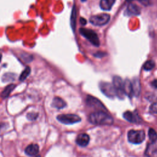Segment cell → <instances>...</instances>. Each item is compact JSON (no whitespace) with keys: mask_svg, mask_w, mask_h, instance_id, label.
Instances as JSON below:
<instances>
[{"mask_svg":"<svg viewBox=\"0 0 157 157\" xmlns=\"http://www.w3.org/2000/svg\"><path fill=\"white\" fill-rule=\"evenodd\" d=\"M89 120L96 125H111L113 123V118L102 110L91 113L89 115Z\"/></svg>","mask_w":157,"mask_h":157,"instance_id":"obj_1","label":"cell"},{"mask_svg":"<svg viewBox=\"0 0 157 157\" xmlns=\"http://www.w3.org/2000/svg\"><path fill=\"white\" fill-rule=\"evenodd\" d=\"M80 34L87 39L93 45L96 47H99L100 44V42L99 40V37L97 34L93 30L81 28L79 29Z\"/></svg>","mask_w":157,"mask_h":157,"instance_id":"obj_2","label":"cell"},{"mask_svg":"<svg viewBox=\"0 0 157 157\" xmlns=\"http://www.w3.org/2000/svg\"><path fill=\"white\" fill-rule=\"evenodd\" d=\"M145 138V134L142 130H130L128 132V141L134 144L142 143Z\"/></svg>","mask_w":157,"mask_h":157,"instance_id":"obj_3","label":"cell"},{"mask_svg":"<svg viewBox=\"0 0 157 157\" xmlns=\"http://www.w3.org/2000/svg\"><path fill=\"white\" fill-rule=\"evenodd\" d=\"M56 118L64 124H72L81 121L80 117L75 114H61L58 115Z\"/></svg>","mask_w":157,"mask_h":157,"instance_id":"obj_4","label":"cell"},{"mask_svg":"<svg viewBox=\"0 0 157 157\" xmlns=\"http://www.w3.org/2000/svg\"><path fill=\"white\" fill-rule=\"evenodd\" d=\"M110 18L109 14L101 13L91 16L90 18V21L95 26H103L109 22Z\"/></svg>","mask_w":157,"mask_h":157,"instance_id":"obj_5","label":"cell"},{"mask_svg":"<svg viewBox=\"0 0 157 157\" xmlns=\"http://www.w3.org/2000/svg\"><path fill=\"white\" fill-rule=\"evenodd\" d=\"M113 86L116 92V96L120 99H123L124 91H123V82L122 79L118 76H115L113 78Z\"/></svg>","mask_w":157,"mask_h":157,"instance_id":"obj_6","label":"cell"},{"mask_svg":"<svg viewBox=\"0 0 157 157\" xmlns=\"http://www.w3.org/2000/svg\"><path fill=\"white\" fill-rule=\"evenodd\" d=\"M99 88L101 91L107 97L112 98L116 96V92L113 85L107 82H101Z\"/></svg>","mask_w":157,"mask_h":157,"instance_id":"obj_7","label":"cell"},{"mask_svg":"<svg viewBox=\"0 0 157 157\" xmlns=\"http://www.w3.org/2000/svg\"><path fill=\"white\" fill-rule=\"evenodd\" d=\"M86 103L90 107H92L96 109H99L102 111H104V110H105V108L104 106V105L102 104V102H100L99 100H98V99L91 96H88L87 97Z\"/></svg>","mask_w":157,"mask_h":157,"instance_id":"obj_8","label":"cell"},{"mask_svg":"<svg viewBox=\"0 0 157 157\" xmlns=\"http://www.w3.org/2000/svg\"><path fill=\"white\" fill-rule=\"evenodd\" d=\"M123 117L128 121L131 123H139L141 121V118L135 112H131L130 111H126L123 113Z\"/></svg>","mask_w":157,"mask_h":157,"instance_id":"obj_9","label":"cell"},{"mask_svg":"<svg viewBox=\"0 0 157 157\" xmlns=\"http://www.w3.org/2000/svg\"><path fill=\"white\" fill-rule=\"evenodd\" d=\"M145 154L147 157H157V144L150 142L148 144Z\"/></svg>","mask_w":157,"mask_h":157,"instance_id":"obj_10","label":"cell"},{"mask_svg":"<svg viewBox=\"0 0 157 157\" xmlns=\"http://www.w3.org/2000/svg\"><path fill=\"white\" fill-rule=\"evenodd\" d=\"M76 143L81 147L86 146L90 142V137L85 133H82L77 136L76 138Z\"/></svg>","mask_w":157,"mask_h":157,"instance_id":"obj_11","label":"cell"},{"mask_svg":"<svg viewBox=\"0 0 157 157\" xmlns=\"http://www.w3.org/2000/svg\"><path fill=\"white\" fill-rule=\"evenodd\" d=\"M39 151V147L37 144H31L27 146L25 150L26 155L29 156H36Z\"/></svg>","mask_w":157,"mask_h":157,"instance_id":"obj_12","label":"cell"},{"mask_svg":"<svg viewBox=\"0 0 157 157\" xmlns=\"http://www.w3.org/2000/svg\"><path fill=\"white\" fill-rule=\"evenodd\" d=\"M126 13L128 15H138L140 13V9L136 4H129L127 7Z\"/></svg>","mask_w":157,"mask_h":157,"instance_id":"obj_13","label":"cell"},{"mask_svg":"<svg viewBox=\"0 0 157 157\" xmlns=\"http://www.w3.org/2000/svg\"><path fill=\"white\" fill-rule=\"evenodd\" d=\"M123 91L125 94H126L129 98H131L133 95V90L132 83L129 80L126 79L123 82Z\"/></svg>","mask_w":157,"mask_h":157,"instance_id":"obj_14","label":"cell"},{"mask_svg":"<svg viewBox=\"0 0 157 157\" xmlns=\"http://www.w3.org/2000/svg\"><path fill=\"white\" fill-rule=\"evenodd\" d=\"M52 105V107H53L55 108H56L58 109H63L64 107H66V103L61 98L55 97L53 99Z\"/></svg>","mask_w":157,"mask_h":157,"instance_id":"obj_15","label":"cell"},{"mask_svg":"<svg viewBox=\"0 0 157 157\" xmlns=\"http://www.w3.org/2000/svg\"><path fill=\"white\" fill-rule=\"evenodd\" d=\"M115 0H101L100 7L104 10H109L115 3Z\"/></svg>","mask_w":157,"mask_h":157,"instance_id":"obj_16","label":"cell"},{"mask_svg":"<svg viewBox=\"0 0 157 157\" xmlns=\"http://www.w3.org/2000/svg\"><path fill=\"white\" fill-rule=\"evenodd\" d=\"M15 88V85L14 84H10L7 85L1 93V97L3 98H7Z\"/></svg>","mask_w":157,"mask_h":157,"instance_id":"obj_17","label":"cell"},{"mask_svg":"<svg viewBox=\"0 0 157 157\" xmlns=\"http://www.w3.org/2000/svg\"><path fill=\"white\" fill-rule=\"evenodd\" d=\"M132 86L133 94H134L136 96H138L140 93V82L137 78L134 79L132 83Z\"/></svg>","mask_w":157,"mask_h":157,"instance_id":"obj_18","label":"cell"},{"mask_svg":"<svg viewBox=\"0 0 157 157\" xmlns=\"http://www.w3.org/2000/svg\"><path fill=\"white\" fill-rule=\"evenodd\" d=\"M148 137L150 142H156L157 140V132L153 128H150L148 130Z\"/></svg>","mask_w":157,"mask_h":157,"instance_id":"obj_19","label":"cell"},{"mask_svg":"<svg viewBox=\"0 0 157 157\" xmlns=\"http://www.w3.org/2000/svg\"><path fill=\"white\" fill-rule=\"evenodd\" d=\"M30 72H31V68L28 66L26 67V68L21 73L19 77V80L21 82H23L24 80H25L27 78V77L29 75Z\"/></svg>","mask_w":157,"mask_h":157,"instance_id":"obj_20","label":"cell"},{"mask_svg":"<svg viewBox=\"0 0 157 157\" xmlns=\"http://www.w3.org/2000/svg\"><path fill=\"white\" fill-rule=\"evenodd\" d=\"M75 21H76V9L75 8V6H74L73 8H72L71 18V26H72L74 31L75 27Z\"/></svg>","mask_w":157,"mask_h":157,"instance_id":"obj_21","label":"cell"},{"mask_svg":"<svg viewBox=\"0 0 157 157\" xmlns=\"http://www.w3.org/2000/svg\"><path fill=\"white\" fill-rule=\"evenodd\" d=\"M155 63L152 60H148L146 61L144 64V69L145 71H150L155 67Z\"/></svg>","mask_w":157,"mask_h":157,"instance_id":"obj_22","label":"cell"},{"mask_svg":"<svg viewBox=\"0 0 157 157\" xmlns=\"http://www.w3.org/2000/svg\"><path fill=\"white\" fill-rule=\"evenodd\" d=\"M15 78L14 74H11V73H7L4 74L2 77V81L5 82H7L11 80H13Z\"/></svg>","mask_w":157,"mask_h":157,"instance_id":"obj_23","label":"cell"},{"mask_svg":"<svg viewBox=\"0 0 157 157\" xmlns=\"http://www.w3.org/2000/svg\"><path fill=\"white\" fill-rule=\"evenodd\" d=\"M27 118L30 121H34L36 120L38 117V113L35 112H30L28 113L26 115Z\"/></svg>","mask_w":157,"mask_h":157,"instance_id":"obj_24","label":"cell"},{"mask_svg":"<svg viewBox=\"0 0 157 157\" xmlns=\"http://www.w3.org/2000/svg\"><path fill=\"white\" fill-rule=\"evenodd\" d=\"M150 111L153 113H157V102H154L151 105Z\"/></svg>","mask_w":157,"mask_h":157,"instance_id":"obj_25","label":"cell"},{"mask_svg":"<svg viewBox=\"0 0 157 157\" xmlns=\"http://www.w3.org/2000/svg\"><path fill=\"white\" fill-rule=\"evenodd\" d=\"M144 6H148L150 4V0H137Z\"/></svg>","mask_w":157,"mask_h":157,"instance_id":"obj_26","label":"cell"},{"mask_svg":"<svg viewBox=\"0 0 157 157\" xmlns=\"http://www.w3.org/2000/svg\"><path fill=\"white\" fill-rule=\"evenodd\" d=\"M151 85L153 86V87H154L155 88H157V79L154 80L152 81Z\"/></svg>","mask_w":157,"mask_h":157,"instance_id":"obj_27","label":"cell"},{"mask_svg":"<svg viewBox=\"0 0 157 157\" xmlns=\"http://www.w3.org/2000/svg\"><path fill=\"white\" fill-rule=\"evenodd\" d=\"M80 23L82 24V25H85L86 23V20L85 19V18H80Z\"/></svg>","mask_w":157,"mask_h":157,"instance_id":"obj_28","label":"cell"},{"mask_svg":"<svg viewBox=\"0 0 157 157\" xmlns=\"http://www.w3.org/2000/svg\"><path fill=\"white\" fill-rule=\"evenodd\" d=\"M5 127V123H0V131Z\"/></svg>","mask_w":157,"mask_h":157,"instance_id":"obj_29","label":"cell"},{"mask_svg":"<svg viewBox=\"0 0 157 157\" xmlns=\"http://www.w3.org/2000/svg\"><path fill=\"white\" fill-rule=\"evenodd\" d=\"M1 58H2V55H1V53H0V62H1Z\"/></svg>","mask_w":157,"mask_h":157,"instance_id":"obj_30","label":"cell"},{"mask_svg":"<svg viewBox=\"0 0 157 157\" xmlns=\"http://www.w3.org/2000/svg\"><path fill=\"white\" fill-rule=\"evenodd\" d=\"M134 1V0H126L127 2H131V1Z\"/></svg>","mask_w":157,"mask_h":157,"instance_id":"obj_31","label":"cell"},{"mask_svg":"<svg viewBox=\"0 0 157 157\" xmlns=\"http://www.w3.org/2000/svg\"><path fill=\"white\" fill-rule=\"evenodd\" d=\"M82 1H86V0H81Z\"/></svg>","mask_w":157,"mask_h":157,"instance_id":"obj_32","label":"cell"}]
</instances>
